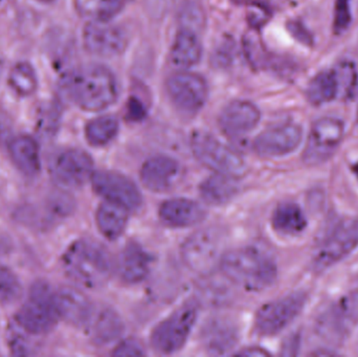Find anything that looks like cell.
I'll use <instances>...</instances> for the list:
<instances>
[{
  "label": "cell",
  "mask_w": 358,
  "mask_h": 357,
  "mask_svg": "<svg viewBox=\"0 0 358 357\" xmlns=\"http://www.w3.org/2000/svg\"><path fill=\"white\" fill-rule=\"evenodd\" d=\"M221 270L231 282L246 291H261L277 280L275 260L256 247H241L223 254Z\"/></svg>",
  "instance_id": "obj_1"
},
{
  "label": "cell",
  "mask_w": 358,
  "mask_h": 357,
  "mask_svg": "<svg viewBox=\"0 0 358 357\" xmlns=\"http://www.w3.org/2000/svg\"><path fill=\"white\" fill-rule=\"evenodd\" d=\"M66 90L71 100L86 111H101L115 104L119 96L117 79L107 67L88 64L71 73Z\"/></svg>",
  "instance_id": "obj_2"
},
{
  "label": "cell",
  "mask_w": 358,
  "mask_h": 357,
  "mask_svg": "<svg viewBox=\"0 0 358 357\" xmlns=\"http://www.w3.org/2000/svg\"><path fill=\"white\" fill-rule=\"evenodd\" d=\"M65 274L84 289L104 286L113 274L110 254L100 243L78 240L65 252L62 258Z\"/></svg>",
  "instance_id": "obj_3"
},
{
  "label": "cell",
  "mask_w": 358,
  "mask_h": 357,
  "mask_svg": "<svg viewBox=\"0 0 358 357\" xmlns=\"http://www.w3.org/2000/svg\"><path fill=\"white\" fill-rule=\"evenodd\" d=\"M56 293L45 282L31 286L29 297L16 314V323L27 335L48 333L58 322Z\"/></svg>",
  "instance_id": "obj_4"
},
{
  "label": "cell",
  "mask_w": 358,
  "mask_h": 357,
  "mask_svg": "<svg viewBox=\"0 0 358 357\" xmlns=\"http://www.w3.org/2000/svg\"><path fill=\"white\" fill-rule=\"evenodd\" d=\"M191 149L194 156L215 173L235 178L245 174L246 163L242 155L206 132H194Z\"/></svg>",
  "instance_id": "obj_5"
},
{
  "label": "cell",
  "mask_w": 358,
  "mask_h": 357,
  "mask_svg": "<svg viewBox=\"0 0 358 357\" xmlns=\"http://www.w3.org/2000/svg\"><path fill=\"white\" fill-rule=\"evenodd\" d=\"M224 236L221 230L206 228L189 237L181 247V258L185 265L195 272L206 274L220 263Z\"/></svg>",
  "instance_id": "obj_6"
},
{
  "label": "cell",
  "mask_w": 358,
  "mask_h": 357,
  "mask_svg": "<svg viewBox=\"0 0 358 357\" xmlns=\"http://www.w3.org/2000/svg\"><path fill=\"white\" fill-rule=\"evenodd\" d=\"M358 325V291L341 298L315 323V333L329 344H341Z\"/></svg>",
  "instance_id": "obj_7"
},
{
  "label": "cell",
  "mask_w": 358,
  "mask_h": 357,
  "mask_svg": "<svg viewBox=\"0 0 358 357\" xmlns=\"http://www.w3.org/2000/svg\"><path fill=\"white\" fill-rule=\"evenodd\" d=\"M197 316L198 308L195 304L187 303L179 307L155 327L150 339L153 349L161 354L179 351L187 343Z\"/></svg>",
  "instance_id": "obj_8"
},
{
  "label": "cell",
  "mask_w": 358,
  "mask_h": 357,
  "mask_svg": "<svg viewBox=\"0 0 358 357\" xmlns=\"http://www.w3.org/2000/svg\"><path fill=\"white\" fill-rule=\"evenodd\" d=\"M345 136V124L338 117H326L315 121L311 126L303 161L306 165L317 166L329 161Z\"/></svg>",
  "instance_id": "obj_9"
},
{
  "label": "cell",
  "mask_w": 358,
  "mask_h": 357,
  "mask_svg": "<svg viewBox=\"0 0 358 357\" xmlns=\"http://www.w3.org/2000/svg\"><path fill=\"white\" fill-rule=\"evenodd\" d=\"M306 293L302 291L263 305L255 319V330L262 337H271L287 328L304 309Z\"/></svg>",
  "instance_id": "obj_10"
},
{
  "label": "cell",
  "mask_w": 358,
  "mask_h": 357,
  "mask_svg": "<svg viewBox=\"0 0 358 357\" xmlns=\"http://www.w3.org/2000/svg\"><path fill=\"white\" fill-rule=\"evenodd\" d=\"M167 92L179 112L191 117L203 108L208 96V83L198 73L180 71L168 80Z\"/></svg>",
  "instance_id": "obj_11"
},
{
  "label": "cell",
  "mask_w": 358,
  "mask_h": 357,
  "mask_svg": "<svg viewBox=\"0 0 358 357\" xmlns=\"http://www.w3.org/2000/svg\"><path fill=\"white\" fill-rule=\"evenodd\" d=\"M358 247V218L338 224L322 243L313 258V268L324 272L340 263Z\"/></svg>",
  "instance_id": "obj_12"
},
{
  "label": "cell",
  "mask_w": 358,
  "mask_h": 357,
  "mask_svg": "<svg viewBox=\"0 0 358 357\" xmlns=\"http://www.w3.org/2000/svg\"><path fill=\"white\" fill-rule=\"evenodd\" d=\"M83 44L90 54L104 58L120 56L128 45V35L110 21L90 20L83 31Z\"/></svg>",
  "instance_id": "obj_13"
},
{
  "label": "cell",
  "mask_w": 358,
  "mask_h": 357,
  "mask_svg": "<svg viewBox=\"0 0 358 357\" xmlns=\"http://www.w3.org/2000/svg\"><path fill=\"white\" fill-rule=\"evenodd\" d=\"M92 184L94 192L109 203L136 211L142 205L143 197L136 184L127 176L113 171L94 172Z\"/></svg>",
  "instance_id": "obj_14"
},
{
  "label": "cell",
  "mask_w": 358,
  "mask_h": 357,
  "mask_svg": "<svg viewBox=\"0 0 358 357\" xmlns=\"http://www.w3.org/2000/svg\"><path fill=\"white\" fill-rule=\"evenodd\" d=\"M302 138V127L298 124L292 122L280 124L257 136L254 150L263 157L285 156L299 148Z\"/></svg>",
  "instance_id": "obj_15"
},
{
  "label": "cell",
  "mask_w": 358,
  "mask_h": 357,
  "mask_svg": "<svg viewBox=\"0 0 358 357\" xmlns=\"http://www.w3.org/2000/svg\"><path fill=\"white\" fill-rule=\"evenodd\" d=\"M55 180L66 188H79L94 174V161L90 154L79 149L62 151L52 161Z\"/></svg>",
  "instance_id": "obj_16"
},
{
  "label": "cell",
  "mask_w": 358,
  "mask_h": 357,
  "mask_svg": "<svg viewBox=\"0 0 358 357\" xmlns=\"http://www.w3.org/2000/svg\"><path fill=\"white\" fill-rule=\"evenodd\" d=\"M200 341L210 356L229 354L239 342L237 324L227 316H214L206 321L200 333Z\"/></svg>",
  "instance_id": "obj_17"
},
{
  "label": "cell",
  "mask_w": 358,
  "mask_h": 357,
  "mask_svg": "<svg viewBox=\"0 0 358 357\" xmlns=\"http://www.w3.org/2000/svg\"><path fill=\"white\" fill-rule=\"evenodd\" d=\"M180 165L176 159L157 155L145 161L141 169V180L148 190L166 192L178 182Z\"/></svg>",
  "instance_id": "obj_18"
},
{
  "label": "cell",
  "mask_w": 358,
  "mask_h": 357,
  "mask_svg": "<svg viewBox=\"0 0 358 357\" xmlns=\"http://www.w3.org/2000/svg\"><path fill=\"white\" fill-rule=\"evenodd\" d=\"M258 107L248 101H234L221 111L219 126L229 136H241L256 128L260 122Z\"/></svg>",
  "instance_id": "obj_19"
},
{
  "label": "cell",
  "mask_w": 358,
  "mask_h": 357,
  "mask_svg": "<svg viewBox=\"0 0 358 357\" xmlns=\"http://www.w3.org/2000/svg\"><path fill=\"white\" fill-rule=\"evenodd\" d=\"M56 301L60 319L73 326H88L94 308L82 291L73 287H64L57 291Z\"/></svg>",
  "instance_id": "obj_20"
},
{
  "label": "cell",
  "mask_w": 358,
  "mask_h": 357,
  "mask_svg": "<svg viewBox=\"0 0 358 357\" xmlns=\"http://www.w3.org/2000/svg\"><path fill=\"white\" fill-rule=\"evenodd\" d=\"M206 210L201 205L185 198H174L165 201L159 207L162 221L172 228H189L203 221Z\"/></svg>",
  "instance_id": "obj_21"
},
{
  "label": "cell",
  "mask_w": 358,
  "mask_h": 357,
  "mask_svg": "<svg viewBox=\"0 0 358 357\" xmlns=\"http://www.w3.org/2000/svg\"><path fill=\"white\" fill-rule=\"evenodd\" d=\"M152 259L138 243H128L120 254L117 270L124 282L136 284L142 282L150 272Z\"/></svg>",
  "instance_id": "obj_22"
},
{
  "label": "cell",
  "mask_w": 358,
  "mask_h": 357,
  "mask_svg": "<svg viewBox=\"0 0 358 357\" xmlns=\"http://www.w3.org/2000/svg\"><path fill=\"white\" fill-rule=\"evenodd\" d=\"M87 328L96 345H108L123 335L124 323L115 310L103 307L94 310Z\"/></svg>",
  "instance_id": "obj_23"
},
{
  "label": "cell",
  "mask_w": 358,
  "mask_h": 357,
  "mask_svg": "<svg viewBox=\"0 0 358 357\" xmlns=\"http://www.w3.org/2000/svg\"><path fill=\"white\" fill-rule=\"evenodd\" d=\"M344 96L342 79L338 69L323 71L317 73L309 82L307 96L309 102L315 106L327 104L338 96Z\"/></svg>",
  "instance_id": "obj_24"
},
{
  "label": "cell",
  "mask_w": 358,
  "mask_h": 357,
  "mask_svg": "<svg viewBox=\"0 0 358 357\" xmlns=\"http://www.w3.org/2000/svg\"><path fill=\"white\" fill-rule=\"evenodd\" d=\"M201 54L202 46L196 31L182 27L172 44V64L178 68H189L199 62Z\"/></svg>",
  "instance_id": "obj_25"
},
{
  "label": "cell",
  "mask_w": 358,
  "mask_h": 357,
  "mask_svg": "<svg viewBox=\"0 0 358 357\" xmlns=\"http://www.w3.org/2000/svg\"><path fill=\"white\" fill-rule=\"evenodd\" d=\"M10 159L16 167L27 176H34L40 170V153L37 142L29 136L15 138L8 146Z\"/></svg>",
  "instance_id": "obj_26"
},
{
  "label": "cell",
  "mask_w": 358,
  "mask_h": 357,
  "mask_svg": "<svg viewBox=\"0 0 358 357\" xmlns=\"http://www.w3.org/2000/svg\"><path fill=\"white\" fill-rule=\"evenodd\" d=\"M129 211L121 205L105 201L96 211V221L101 234L108 240H117L127 228Z\"/></svg>",
  "instance_id": "obj_27"
},
{
  "label": "cell",
  "mask_w": 358,
  "mask_h": 357,
  "mask_svg": "<svg viewBox=\"0 0 358 357\" xmlns=\"http://www.w3.org/2000/svg\"><path fill=\"white\" fill-rule=\"evenodd\" d=\"M237 178L215 173L206 178L199 188L200 195L208 205H223L237 195Z\"/></svg>",
  "instance_id": "obj_28"
},
{
  "label": "cell",
  "mask_w": 358,
  "mask_h": 357,
  "mask_svg": "<svg viewBox=\"0 0 358 357\" xmlns=\"http://www.w3.org/2000/svg\"><path fill=\"white\" fill-rule=\"evenodd\" d=\"M273 230L285 236H296L304 232L307 226L306 216L294 203H283L278 205L271 217Z\"/></svg>",
  "instance_id": "obj_29"
},
{
  "label": "cell",
  "mask_w": 358,
  "mask_h": 357,
  "mask_svg": "<svg viewBox=\"0 0 358 357\" xmlns=\"http://www.w3.org/2000/svg\"><path fill=\"white\" fill-rule=\"evenodd\" d=\"M128 0H75L78 12L90 20L110 21L117 16Z\"/></svg>",
  "instance_id": "obj_30"
},
{
  "label": "cell",
  "mask_w": 358,
  "mask_h": 357,
  "mask_svg": "<svg viewBox=\"0 0 358 357\" xmlns=\"http://www.w3.org/2000/svg\"><path fill=\"white\" fill-rule=\"evenodd\" d=\"M119 121L113 115H103L86 125V140L92 146L103 147L115 140L119 133Z\"/></svg>",
  "instance_id": "obj_31"
},
{
  "label": "cell",
  "mask_w": 358,
  "mask_h": 357,
  "mask_svg": "<svg viewBox=\"0 0 358 357\" xmlns=\"http://www.w3.org/2000/svg\"><path fill=\"white\" fill-rule=\"evenodd\" d=\"M8 83L18 96H33L38 88V79L35 69L29 63H17L10 69Z\"/></svg>",
  "instance_id": "obj_32"
},
{
  "label": "cell",
  "mask_w": 358,
  "mask_h": 357,
  "mask_svg": "<svg viewBox=\"0 0 358 357\" xmlns=\"http://www.w3.org/2000/svg\"><path fill=\"white\" fill-rule=\"evenodd\" d=\"M20 295L21 285L17 277L8 268L0 265V301L12 303Z\"/></svg>",
  "instance_id": "obj_33"
},
{
  "label": "cell",
  "mask_w": 358,
  "mask_h": 357,
  "mask_svg": "<svg viewBox=\"0 0 358 357\" xmlns=\"http://www.w3.org/2000/svg\"><path fill=\"white\" fill-rule=\"evenodd\" d=\"M351 22L350 0H336L334 10V31L343 33L348 29Z\"/></svg>",
  "instance_id": "obj_34"
},
{
  "label": "cell",
  "mask_w": 358,
  "mask_h": 357,
  "mask_svg": "<svg viewBox=\"0 0 358 357\" xmlns=\"http://www.w3.org/2000/svg\"><path fill=\"white\" fill-rule=\"evenodd\" d=\"M146 354L144 347L140 342L134 339L124 340L113 350V356L115 357H140Z\"/></svg>",
  "instance_id": "obj_35"
},
{
  "label": "cell",
  "mask_w": 358,
  "mask_h": 357,
  "mask_svg": "<svg viewBox=\"0 0 358 357\" xmlns=\"http://www.w3.org/2000/svg\"><path fill=\"white\" fill-rule=\"evenodd\" d=\"M171 3L172 0H147V6L155 17L163 16Z\"/></svg>",
  "instance_id": "obj_36"
},
{
  "label": "cell",
  "mask_w": 358,
  "mask_h": 357,
  "mask_svg": "<svg viewBox=\"0 0 358 357\" xmlns=\"http://www.w3.org/2000/svg\"><path fill=\"white\" fill-rule=\"evenodd\" d=\"M236 356H243V357H259V356H268L269 354L266 350L262 349V348H248V349L242 350L239 354Z\"/></svg>",
  "instance_id": "obj_37"
},
{
  "label": "cell",
  "mask_w": 358,
  "mask_h": 357,
  "mask_svg": "<svg viewBox=\"0 0 358 357\" xmlns=\"http://www.w3.org/2000/svg\"><path fill=\"white\" fill-rule=\"evenodd\" d=\"M352 171L353 173H355V175L357 176V178L358 180V163H355V165L352 166Z\"/></svg>",
  "instance_id": "obj_38"
},
{
  "label": "cell",
  "mask_w": 358,
  "mask_h": 357,
  "mask_svg": "<svg viewBox=\"0 0 358 357\" xmlns=\"http://www.w3.org/2000/svg\"><path fill=\"white\" fill-rule=\"evenodd\" d=\"M40 1L48 2V3H50V2H54L56 1V0H40Z\"/></svg>",
  "instance_id": "obj_39"
},
{
  "label": "cell",
  "mask_w": 358,
  "mask_h": 357,
  "mask_svg": "<svg viewBox=\"0 0 358 357\" xmlns=\"http://www.w3.org/2000/svg\"><path fill=\"white\" fill-rule=\"evenodd\" d=\"M0 1H1V0H0Z\"/></svg>",
  "instance_id": "obj_40"
}]
</instances>
